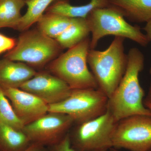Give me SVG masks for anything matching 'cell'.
<instances>
[{
    "label": "cell",
    "instance_id": "obj_7",
    "mask_svg": "<svg viewBox=\"0 0 151 151\" xmlns=\"http://www.w3.org/2000/svg\"><path fill=\"white\" fill-rule=\"evenodd\" d=\"M108 98L99 89H72L65 100L48 105V112L67 114L78 124L103 115L108 108Z\"/></svg>",
    "mask_w": 151,
    "mask_h": 151
},
{
    "label": "cell",
    "instance_id": "obj_30",
    "mask_svg": "<svg viewBox=\"0 0 151 151\" xmlns=\"http://www.w3.org/2000/svg\"><path fill=\"white\" fill-rule=\"evenodd\" d=\"M105 151V150H102V151Z\"/></svg>",
    "mask_w": 151,
    "mask_h": 151
},
{
    "label": "cell",
    "instance_id": "obj_4",
    "mask_svg": "<svg viewBox=\"0 0 151 151\" xmlns=\"http://www.w3.org/2000/svg\"><path fill=\"white\" fill-rule=\"evenodd\" d=\"M86 19L92 34L90 49H95L100 40L107 35L128 38L143 47L150 42L140 28L130 24L122 14L110 7L94 10Z\"/></svg>",
    "mask_w": 151,
    "mask_h": 151
},
{
    "label": "cell",
    "instance_id": "obj_12",
    "mask_svg": "<svg viewBox=\"0 0 151 151\" xmlns=\"http://www.w3.org/2000/svg\"><path fill=\"white\" fill-rule=\"evenodd\" d=\"M37 72L33 68L26 63L4 58L0 60V86L20 88Z\"/></svg>",
    "mask_w": 151,
    "mask_h": 151
},
{
    "label": "cell",
    "instance_id": "obj_29",
    "mask_svg": "<svg viewBox=\"0 0 151 151\" xmlns=\"http://www.w3.org/2000/svg\"><path fill=\"white\" fill-rule=\"evenodd\" d=\"M148 151H151V149H150V150H149Z\"/></svg>",
    "mask_w": 151,
    "mask_h": 151
},
{
    "label": "cell",
    "instance_id": "obj_27",
    "mask_svg": "<svg viewBox=\"0 0 151 151\" xmlns=\"http://www.w3.org/2000/svg\"><path fill=\"white\" fill-rule=\"evenodd\" d=\"M109 150H110V151H120L119 150H118V149H115L113 147L110 149Z\"/></svg>",
    "mask_w": 151,
    "mask_h": 151
},
{
    "label": "cell",
    "instance_id": "obj_16",
    "mask_svg": "<svg viewBox=\"0 0 151 151\" xmlns=\"http://www.w3.org/2000/svg\"><path fill=\"white\" fill-rule=\"evenodd\" d=\"M31 144L22 131L0 122V151H23Z\"/></svg>",
    "mask_w": 151,
    "mask_h": 151
},
{
    "label": "cell",
    "instance_id": "obj_13",
    "mask_svg": "<svg viewBox=\"0 0 151 151\" xmlns=\"http://www.w3.org/2000/svg\"><path fill=\"white\" fill-rule=\"evenodd\" d=\"M108 3L109 7L130 21L147 23L151 19V0H108Z\"/></svg>",
    "mask_w": 151,
    "mask_h": 151
},
{
    "label": "cell",
    "instance_id": "obj_14",
    "mask_svg": "<svg viewBox=\"0 0 151 151\" xmlns=\"http://www.w3.org/2000/svg\"><path fill=\"white\" fill-rule=\"evenodd\" d=\"M108 0H91L82 6L72 5L68 0H55L45 13L57 14L70 18H86L92 11L109 7Z\"/></svg>",
    "mask_w": 151,
    "mask_h": 151
},
{
    "label": "cell",
    "instance_id": "obj_3",
    "mask_svg": "<svg viewBox=\"0 0 151 151\" xmlns=\"http://www.w3.org/2000/svg\"><path fill=\"white\" fill-rule=\"evenodd\" d=\"M90 45L88 37L68 49L50 63L49 72L65 81L71 89H98L94 76L87 66Z\"/></svg>",
    "mask_w": 151,
    "mask_h": 151
},
{
    "label": "cell",
    "instance_id": "obj_23",
    "mask_svg": "<svg viewBox=\"0 0 151 151\" xmlns=\"http://www.w3.org/2000/svg\"><path fill=\"white\" fill-rule=\"evenodd\" d=\"M23 151H49L48 148L37 143H31Z\"/></svg>",
    "mask_w": 151,
    "mask_h": 151
},
{
    "label": "cell",
    "instance_id": "obj_19",
    "mask_svg": "<svg viewBox=\"0 0 151 151\" xmlns=\"http://www.w3.org/2000/svg\"><path fill=\"white\" fill-rule=\"evenodd\" d=\"M55 0H26V5L27 9L22 16L17 30L24 32L37 23L48 8Z\"/></svg>",
    "mask_w": 151,
    "mask_h": 151
},
{
    "label": "cell",
    "instance_id": "obj_26",
    "mask_svg": "<svg viewBox=\"0 0 151 151\" xmlns=\"http://www.w3.org/2000/svg\"><path fill=\"white\" fill-rule=\"evenodd\" d=\"M144 105H145L146 107L148 108L151 111V104H150V103H145V104H144Z\"/></svg>",
    "mask_w": 151,
    "mask_h": 151
},
{
    "label": "cell",
    "instance_id": "obj_18",
    "mask_svg": "<svg viewBox=\"0 0 151 151\" xmlns=\"http://www.w3.org/2000/svg\"><path fill=\"white\" fill-rule=\"evenodd\" d=\"M26 0H0V28L17 29Z\"/></svg>",
    "mask_w": 151,
    "mask_h": 151
},
{
    "label": "cell",
    "instance_id": "obj_24",
    "mask_svg": "<svg viewBox=\"0 0 151 151\" xmlns=\"http://www.w3.org/2000/svg\"><path fill=\"white\" fill-rule=\"evenodd\" d=\"M144 29L146 33V35L148 38L150 42H151V19L146 23Z\"/></svg>",
    "mask_w": 151,
    "mask_h": 151
},
{
    "label": "cell",
    "instance_id": "obj_17",
    "mask_svg": "<svg viewBox=\"0 0 151 151\" xmlns=\"http://www.w3.org/2000/svg\"><path fill=\"white\" fill-rule=\"evenodd\" d=\"M72 19L45 13L37 22V29L48 37L55 40L69 26Z\"/></svg>",
    "mask_w": 151,
    "mask_h": 151
},
{
    "label": "cell",
    "instance_id": "obj_20",
    "mask_svg": "<svg viewBox=\"0 0 151 151\" xmlns=\"http://www.w3.org/2000/svg\"><path fill=\"white\" fill-rule=\"evenodd\" d=\"M0 122L19 130L22 131L24 127L17 116L12 105L0 86Z\"/></svg>",
    "mask_w": 151,
    "mask_h": 151
},
{
    "label": "cell",
    "instance_id": "obj_9",
    "mask_svg": "<svg viewBox=\"0 0 151 151\" xmlns=\"http://www.w3.org/2000/svg\"><path fill=\"white\" fill-rule=\"evenodd\" d=\"M74 121L64 113L48 112L30 124L22 131L31 143L48 147L59 142L69 133Z\"/></svg>",
    "mask_w": 151,
    "mask_h": 151
},
{
    "label": "cell",
    "instance_id": "obj_10",
    "mask_svg": "<svg viewBox=\"0 0 151 151\" xmlns=\"http://www.w3.org/2000/svg\"><path fill=\"white\" fill-rule=\"evenodd\" d=\"M20 89L35 95L48 105L65 100L72 90L59 77L45 71L37 72Z\"/></svg>",
    "mask_w": 151,
    "mask_h": 151
},
{
    "label": "cell",
    "instance_id": "obj_6",
    "mask_svg": "<svg viewBox=\"0 0 151 151\" xmlns=\"http://www.w3.org/2000/svg\"><path fill=\"white\" fill-rule=\"evenodd\" d=\"M117 123L107 109L97 118L76 124L68 133L71 147L76 151H108L113 147Z\"/></svg>",
    "mask_w": 151,
    "mask_h": 151
},
{
    "label": "cell",
    "instance_id": "obj_28",
    "mask_svg": "<svg viewBox=\"0 0 151 151\" xmlns=\"http://www.w3.org/2000/svg\"><path fill=\"white\" fill-rule=\"evenodd\" d=\"M150 74H151V67L150 69Z\"/></svg>",
    "mask_w": 151,
    "mask_h": 151
},
{
    "label": "cell",
    "instance_id": "obj_5",
    "mask_svg": "<svg viewBox=\"0 0 151 151\" xmlns=\"http://www.w3.org/2000/svg\"><path fill=\"white\" fill-rule=\"evenodd\" d=\"M62 49L55 40L38 30H27L19 36L16 45L4 58L41 68L56 58Z\"/></svg>",
    "mask_w": 151,
    "mask_h": 151
},
{
    "label": "cell",
    "instance_id": "obj_11",
    "mask_svg": "<svg viewBox=\"0 0 151 151\" xmlns=\"http://www.w3.org/2000/svg\"><path fill=\"white\" fill-rule=\"evenodd\" d=\"M23 124H30L48 112V105L29 92L17 88L2 87Z\"/></svg>",
    "mask_w": 151,
    "mask_h": 151
},
{
    "label": "cell",
    "instance_id": "obj_8",
    "mask_svg": "<svg viewBox=\"0 0 151 151\" xmlns=\"http://www.w3.org/2000/svg\"><path fill=\"white\" fill-rule=\"evenodd\" d=\"M113 147L129 151L151 149V116L135 115L117 123L113 134Z\"/></svg>",
    "mask_w": 151,
    "mask_h": 151
},
{
    "label": "cell",
    "instance_id": "obj_2",
    "mask_svg": "<svg viewBox=\"0 0 151 151\" xmlns=\"http://www.w3.org/2000/svg\"><path fill=\"white\" fill-rule=\"evenodd\" d=\"M125 38L115 37L103 51L90 49L87 63L97 82L98 89L109 98L119 86L126 72L128 54L124 49Z\"/></svg>",
    "mask_w": 151,
    "mask_h": 151
},
{
    "label": "cell",
    "instance_id": "obj_1",
    "mask_svg": "<svg viewBox=\"0 0 151 151\" xmlns=\"http://www.w3.org/2000/svg\"><path fill=\"white\" fill-rule=\"evenodd\" d=\"M128 65L119 86L108 98V108L117 122L135 115L151 116L143 99L145 91L141 86L139 75L145 65V57L137 47L130 49Z\"/></svg>",
    "mask_w": 151,
    "mask_h": 151
},
{
    "label": "cell",
    "instance_id": "obj_15",
    "mask_svg": "<svg viewBox=\"0 0 151 151\" xmlns=\"http://www.w3.org/2000/svg\"><path fill=\"white\" fill-rule=\"evenodd\" d=\"M91 33L86 18H72L71 23L55 40L62 49H70L88 37Z\"/></svg>",
    "mask_w": 151,
    "mask_h": 151
},
{
    "label": "cell",
    "instance_id": "obj_21",
    "mask_svg": "<svg viewBox=\"0 0 151 151\" xmlns=\"http://www.w3.org/2000/svg\"><path fill=\"white\" fill-rule=\"evenodd\" d=\"M17 40L0 33V54L12 50L16 45Z\"/></svg>",
    "mask_w": 151,
    "mask_h": 151
},
{
    "label": "cell",
    "instance_id": "obj_25",
    "mask_svg": "<svg viewBox=\"0 0 151 151\" xmlns=\"http://www.w3.org/2000/svg\"><path fill=\"white\" fill-rule=\"evenodd\" d=\"M145 103H150L151 104V81L149 87V91L147 95L146 96L145 99L144 101V104Z\"/></svg>",
    "mask_w": 151,
    "mask_h": 151
},
{
    "label": "cell",
    "instance_id": "obj_22",
    "mask_svg": "<svg viewBox=\"0 0 151 151\" xmlns=\"http://www.w3.org/2000/svg\"><path fill=\"white\" fill-rule=\"evenodd\" d=\"M47 148L49 151H76L71 146L68 133L62 140Z\"/></svg>",
    "mask_w": 151,
    "mask_h": 151
}]
</instances>
